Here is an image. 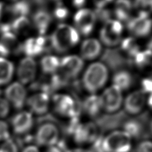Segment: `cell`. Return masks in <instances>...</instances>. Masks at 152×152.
I'll use <instances>...</instances> for the list:
<instances>
[{"label":"cell","mask_w":152,"mask_h":152,"mask_svg":"<svg viewBox=\"0 0 152 152\" xmlns=\"http://www.w3.org/2000/svg\"><path fill=\"white\" fill-rule=\"evenodd\" d=\"M51 100L49 94L40 91L28 96L26 105L33 115L41 116L48 112Z\"/></svg>","instance_id":"2e32d148"},{"label":"cell","mask_w":152,"mask_h":152,"mask_svg":"<svg viewBox=\"0 0 152 152\" xmlns=\"http://www.w3.org/2000/svg\"><path fill=\"white\" fill-rule=\"evenodd\" d=\"M12 107L4 96H0V119H4L10 113Z\"/></svg>","instance_id":"e575fe53"},{"label":"cell","mask_w":152,"mask_h":152,"mask_svg":"<svg viewBox=\"0 0 152 152\" xmlns=\"http://www.w3.org/2000/svg\"><path fill=\"white\" fill-rule=\"evenodd\" d=\"M4 4L3 2L0 1V19H1V17L3 16L4 13Z\"/></svg>","instance_id":"ee69618b"},{"label":"cell","mask_w":152,"mask_h":152,"mask_svg":"<svg viewBox=\"0 0 152 152\" xmlns=\"http://www.w3.org/2000/svg\"><path fill=\"white\" fill-rule=\"evenodd\" d=\"M71 1L74 7L79 10L81 8H83L84 6H85V4H86V0H71Z\"/></svg>","instance_id":"7bdbcfd3"},{"label":"cell","mask_w":152,"mask_h":152,"mask_svg":"<svg viewBox=\"0 0 152 152\" xmlns=\"http://www.w3.org/2000/svg\"><path fill=\"white\" fill-rule=\"evenodd\" d=\"M102 50V44L98 39L86 38L80 44V56L83 60H94L100 56Z\"/></svg>","instance_id":"ac0fdd59"},{"label":"cell","mask_w":152,"mask_h":152,"mask_svg":"<svg viewBox=\"0 0 152 152\" xmlns=\"http://www.w3.org/2000/svg\"><path fill=\"white\" fill-rule=\"evenodd\" d=\"M48 38L50 48L56 53L63 54L78 45L80 35L74 26L61 23Z\"/></svg>","instance_id":"6da1fadb"},{"label":"cell","mask_w":152,"mask_h":152,"mask_svg":"<svg viewBox=\"0 0 152 152\" xmlns=\"http://www.w3.org/2000/svg\"><path fill=\"white\" fill-rule=\"evenodd\" d=\"M20 152H42V149L35 143H30L20 149Z\"/></svg>","instance_id":"74e56055"},{"label":"cell","mask_w":152,"mask_h":152,"mask_svg":"<svg viewBox=\"0 0 152 152\" xmlns=\"http://www.w3.org/2000/svg\"><path fill=\"white\" fill-rule=\"evenodd\" d=\"M133 62L141 71L152 72V52L149 50H140L133 58Z\"/></svg>","instance_id":"d4e9b609"},{"label":"cell","mask_w":152,"mask_h":152,"mask_svg":"<svg viewBox=\"0 0 152 152\" xmlns=\"http://www.w3.org/2000/svg\"><path fill=\"white\" fill-rule=\"evenodd\" d=\"M10 26L12 32L16 36L27 34L32 26V22L28 17L15 18Z\"/></svg>","instance_id":"4316f807"},{"label":"cell","mask_w":152,"mask_h":152,"mask_svg":"<svg viewBox=\"0 0 152 152\" xmlns=\"http://www.w3.org/2000/svg\"><path fill=\"white\" fill-rule=\"evenodd\" d=\"M33 139L36 145L44 149L57 145L60 141L61 133L54 123L44 122L37 127Z\"/></svg>","instance_id":"5b68a950"},{"label":"cell","mask_w":152,"mask_h":152,"mask_svg":"<svg viewBox=\"0 0 152 152\" xmlns=\"http://www.w3.org/2000/svg\"><path fill=\"white\" fill-rule=\"evenodd\" d=\"M8 1H11V2H12V3H14V2H15V1H19V0H8Z\"/></svg>","instance_id":"7dc6e473"},{"label":"cell","mask_w":152,"mask_h":152,"mask_svg":"<svg viewBox=\"0 0 152 152\" xmlns=\"http://www.w3.org/2000/svg\"><path fill=\"white\" fill-rule=\"evenodd\" d=\"M123 130L126 132L133 140L140 137L143 133V126L140 122L136 120L127 121L124 125Z\"/></svg>","instance_id":"f1b7e54d"},{"label":"cell","mask_w":152,"mask_h":152,"mask_svg":"<svg viewBox=\"0 0 152 152\" xmlns=\"http://www.w3.org/2000/svg\"><path fill=\"white\" fill-rule=\"evenodd\" d=\"M11 14L17 17H28L30 14L31 7L29 2L26 0H19L14 2L10 7Z\"/></svg>","instance_id":"83f0119b"},{"label":"cell","mask_w":152,"mask_h":152,"mask_svg":"<svg viewBox=\"0 0 152 152\" xmlns=\"http://www.w3.org/2000/svg\"><path fill=\"white\" fill-rule=\"evenodd\" d=\"M54 1H57V3H59V1H60V0H54Z\"/></svg>","instance_id":"681fc988"},{"label":"cell","mask_w":152,"mask_h":152,"mask_svg":"<svg viewBox=\"0 0 152 152\" xmlns=\"http://www.w3.org/2000/svg\"><path fill=\"white\" fill-rule=\"evenodd\" d=\"M38 64L34 58L25 56L21 58L15 68L18 81L23 85L33 83L36 78Z\"/></svg>","instance_id":"4fadbf2b"},{"label":"cell","mask_w":152,"mask_h":152,"mask_svg":"<svg viewBox=\"0 0 152 152\" xmlns=\"http://www.w3.org/2000/svg\"><path fill=\"white\" fill-rule=\"evenodd\" d=\"M103 152H131L133 139L123 129L114 130L101 136Z\"/></svg>","instance_id":"277c9868"},{"label":"cell","mask_w":152,"mask_h":152,"mask_svg":"<svg viewBox=\"0 0 152 152\" xmlns=\"http://www.w3.org/2000/svg\"><path fill=\"white\" fill-rule=\"evenodd\" d=\"M69 132L78 146L92 145L99 137V129L93 122L81 123L78 117L70 119Z\"/></svg>","instance_id":"3957f363"},{"label":"cell","mask_w":152,"mask_h":152,"mask_svg":"<svg viewBox=\"0 0 152 152\" xmlns=\"http://www.w3.org/2000/svg\"><path fill=\"white\" fill-rule=\"evenodd\" d=\"M112 80L113 85L117 86L121 91H125L132 87L133 78L127 70H121L115 73Z\"/></svg>","instance_id":"cb8c5ba5"},{"label":"cell","mask_w":152,"mask_h":152,"mask_svg":"<svg viewBox=\"0 0 152 152\" xmlns=\"http://www.w3.org/2000/svg\"><path fill=\"white\" fill-rule=\"evenodd\" d=\"M66 152H93L91 150L90 148H86V147H81L77 146L76 148H70L66 149Z\"/></svg>","instance_id":"b9f144b4"},{"label":"cell","mask_w":152,"mask_h":152,"mask_svg":"<svg viewBox=\"0 0 152 152\" xmlns=\"http://www.w3.org/2000/svg\"><path fill=\"white\" fill-rule=\"evenodd\" d=\"M147 103L149 105V107L152 109V95H149L148 99H147Z\"/></svg>","instance_id":"f6af8a7d"},{"label":"cell","mask_w":152,"mask_h":152,"mask_svg":"<svg viewBox=\"0 0 152 152\" xmlns=\"http://www.w3.org/2000/svg\"><path fill=\"white\" fill-rule=\"evenodd\" d=\"M52 17L50 14L44 10H39L34 14L31 21L34 28L37 31L38 35L45 36L50 26Z\"/></svg>","instance_id":"d6986e66"},{"label":"cell","mask_w":152,"mask_h":152,"mask_svg":"<svg viewBox=\"0 0 152 152\" xmlns=\"http://www.w3.org/2000/svg\"><path fill=\"white\" fill-rule=\"evenodd\" d=\"M124 31L122 22L115 19L109 20L104 23L99 32L100 42L110 48L119 45L123 39Z\"/></svg>","instance_id":"52a82bcc"},{"label":"cell","mask_w":152,"mask_h":152,"mask_svg":"<svg viewBox=\"0 0 152 152\" xmlns=\"http://www.w3.org/2000/svg\"><path fill=\"white\" fill-rule=\"evenodd\" d=\"M34 125V119L29 111L20 110L12 118L10 127L15 135H27L32 130Z\"/></svg>","instance_id":"5bb4252c"},{"label":"cell","mask_w":152,"mask_h":152,"mask_svg":"<svg viewBox=\"0 0 152 152\" xmlns=\"http://www.w3.org/2000/svg\"><path fill=\"white\" fill-rule=\"evenodd\" d=\"M119 45L121 51L132 60L141 50L138 42L133 36L123 38Z\"/></svg>","instance_id":"484cf974"},{"label":"cell","mask_w":152,"mask_h":152,"mask_svg":"<svg viewBox=\"0 0 152 152\" xmlns=\"http://www.w3.org/2000/svg\"><path fill=\"white\" fill-rule=\"evenodd\" d=\"M131 152H132V151H131Z\"/></svg>","instance_id":"f907efd6"},{"label":"cell","mask_w":152,"mask_h":152,"mask_svg":"<svg viewBox=\"0 0 152 152\" xmlns=\"http://www.w3.org/2000/svg\"><path fill=\"white\" fill-rule=\"evenodd\" d=\"M42 152H66V150L57 144L56 145L44 148L43 150H42Z\"/></svg>","instance_id":"ab89813d"},{"label":"cell","mask_w":152,"mask_h":152,"mask_svg":"<svg viewBox=\"0 0 152 152\" xmlns=\"http://www.w3.org/2000/svg\"><path fill=\"white\" fill-rule=\"evenodd\" d=\"M50 48L48 36L38 35L36 37H29L20 44V51L25 56L34 58L44 54Z\"/></svg>","instance_id":"8fae6325"},{"label":"cell","mask_w":152,"mask_h":152,"mask_svg":"<svg viewBox=\"0 0 152 152\" xmlns=\"http://www.w3.org/2000/svg\"><path fill=\"white\" fill-rule=\"evenodd\" d=\"M133 152H152V140L140 141L133 149Z\"/></svg>","instance_id":"836d02e7"},{"label":"cell","mask_w":152,"mask_h":152,"mask_svg":"<svg viewBox=\"0 0 152 152\" xmlns=\"http://www.w3.org/2000/svg\"><path fill=\"white\" fill-rule=\"evenodd\" d=\"M10 50L0 41V57L7 58V56L10 54Z\"/></svg>","instance_id":"60d3db41"},{"label":"cell","mask_w":152,"mask_h":152,"mask_svg":"<svg viewBox=\"0 0 152 152\" xmlns=\"http://www.w3.org/2000/svg\"><path fill=\"white\" fill-rule=\"evenodd\" d=\"M96 20L95 11L83 7L75 13L73 18L74 28L80 35L88 36L95 30Z\"/></svg>","instance_id":"9c48e42d"},{"label":"cell","mask_w":152,"mask_h":152,"mask_svg":"<svg viewBox=\"0 0 152 152\" xmlns=\"http://www.w3.org/2000/svg\"><path fill=\"white\" fill-rule=\"evenodd\" d=\"M11 129L10 124L4 119H0V143L11 138Z\"/></svg>","instance_id":"1f68e13d"},{"label":"cell","mask_w":152,"mask_h":152,"mask_svg":"<svg viewBox=\"0 0 152 152\" xmlns=\"http://www.w3.org/2000/svg\"><path fill=\"white\" fill-rule=\"evenodd\" d=\"M133 9V2L131 0H116L113 9L115 20L127 22L132 18Z\"/></svg>","instance_id":"7402d4cb"},{"label":"cell","mask_w":152,"mask_h":152,"mask_svg":"<svg viewBox=\"0 0 152 152\" xmlns=\"http://www.w3.org/2000/svg\"><path fill=\"white\" fill-rule=\"evenodd\" d=\"M147 48H148V50H149L152 52V38L149 40L148 44H147Z\"/></svg>","instance_id":"bcb514c9"},{"label":"cell","mask_w":152,"mask_h":152,"mask_svg":"<svg viewBox=\"0 0 152 152\" xmlns=\"http://www.w3.org/2000/svg\"><path fill=\"white\" fill-rule=\"evenodd\" d=\"M126 23L128 31L135 38L146 37L152 31V20L148 15H137Z\"/></svg>","instance_id":"9a60e30c"},{"label":"cell","mask_w":152,"mask_h":152,"mask_svg":"<svg viewBox=\"0 0 152 152\" xmlns=\"http://www.w3.org/2000/svg\"><path fill=\"white\" fill-rule=\"evenodd\" d=\"M151 133H152V121L151 123Z\"/></svg>","instance_id":"c3c4849f"},{"label":"cell","mask_w":152,"mask_h":152,"mask_svg":"<svg viewBox=\"0 0 152 152\" xmlns=\"http://www.w3.org/2000/svg\"><path fill=\"white\" fill-rule=\"evenodd\" d=\"M146 103V94L141 90H136L125 97L123 104L128 114L137 115L142 112Z\"/></svg>","instance_id":"e0dca14e"},{"label":"cell","mask_w":152,"mask_h":152,"mask_svg":"<svg viewBox=\"0 0 152 152\" xmlns=\"http://www.w3.org/2000/svg\"><path fill=\"white\" fill-rule=\"evenodd\" d=\"M113 0H93V2L96 9H101L106 7Z\"/></svg>","instance_id":"f35d334b"},{"label":"cell","mask_w":152,"mask_h":152,"mask_svg":"<svg viewBox=\"0 0 152 152\" xmlns=\"http://www.w3.org/2000/svg\"><path fill=\"white\" fill-rule=\"evenodd\" d=\"M4 96L12 107L20 111L26 106L28 99V91L25 85L16 81H12L6 86Z\"/></svg>","instance_id":"30bf717a"},{"label":"cell","mask_w":152,"mask_h":152,"mask_svg":"<svg viewBox=\"0 0 152 152\" xmlns=\"http://www.w3.org/2000/svg\"><path fill=\"white\" fill-rule=\"evenodd\" d=\"M133 6L137 15L149 16L152 13V0H135Z\"/></svg>","instance_id":"f546056e"},{"label":"cell","mask_w":152,"mask_h":152,"mask_svg":"<svg viewBox=\"0 0 152 152\" xmlns=\"http://www.w3.org/2000/svg\"><path fill=\"white\" fill-rule=\"evenodd\" d=\"M60 58L56 56L48 54L40 59V67L42 71L46 75H53L58 72Z\"/></svg>","instance_id":"603a6c76"},{"label":"cell","mask_w":152,"mask_h":152,"mask_svg":"<svg viewBox=\"0 0 152 152\" xmlns=\"http://www.w3.org/2000/svg\"><path fill=\"white\" fill-rule=\"evenodd\" d=\"M51 103L56 113L59 116L72 119L79 116L77 102L71 95L65 93H55Z\"/></svg>","instance_id":"8992f818"},{"label":"cell","mask_w":152,"mask_h":152,"mask_svg":"<svg viewBox=\"0 0 152 152\" xmlns=\"http://www.w3.org/2000/svg\"><path fill=\"white\" fill-rule=\"evenodd\" d=\"M18 144L12 138L0 143V152H20Z\"/></svg>","instance_id":"d6a6232c"},{"label":"cell","mask_w":152,"mask_h":152,"mask_svg":"<svg viewBox=\"0 0 152 152\" xmlns=\"http://www.w3.org/2000/svg\"><path fill=\"white\" fill-rule=\"evenodd\" d=\"M109 77L107 66L101 62H94L86 67L82 77L84 89L90 94H96L103 88Z\"/></svg>","instance_id":"7a4b0ae2"},{"label":"cell","mask_w":152,"mask_h":152,"mask_svg":"<svg viewBox=\"0 0 152 152\" xmlns=\"http://www.w3.org/2000/svg\"><path fill=\"white\" fill-rule=\"evenodd\" d=\"M141 91L145 94L152 95V75L149 77L144 78L141 82Z\"/></svg>","instance_id":"8d00e7d4"},{"label":"cell","mask_w":152,"mask_h":152,"mask_svg":"<svg viewBox=\"0 0 152 152\" xmlns=\"http://www.w3.org/2000/svg\"><path fill=\"white\" fill-rule=\"evenodd\" d=\"M100 97L103 110L107 113L117 112L124 104L122 91L113 85L104 89Z\"/></svg>","instance_id":"7c38bea8"},{"label":"cell","mask_w":152,"mask_h":152,"mask_svg":"<svg viewBox=\"0 0 152 152\" xmlns=\"http://www.w3.org/2000/svg\"><path fill=\"white\" fill-rule=\"evenodd\" d=\"M70 11L69 8L60 2L57 4L56 6L54 7L53 12H52V17L60 22H64L68 19Z\"/></svg>","instance_id":"4dcf8cb0"},{"label":"cell","mask_w":152,"mask_h":152,"mask_svg":"<svg viewBox=\"0 0 152 152\" xmlns=\"http://www.w3.org/2000/svg\"><path fill=\"white\" fill-rule=\"evenodd\" d=\"M83 109L87 116L92 118L97 117L103 111L100 95L90 94L86 96L83 101Z\"/></svg>","instance_id":"44dd1931"},{"label":"cell","mask_w":152,"mask_h":152,"mask_svg":"<svg viewBox=\"0 0 152 152\" xmlns=\"http://www.w3.org/2000/svg\"><path fill=\"white\" fill-rule=\"evenodd\" d=\"M15 72L14 62L7 58L0 57V87L6 86L12 82Z\"/></svg>","instance_id":"ffe728a7"},{"label":"cell","mask_w":152,"mask_h":152,"mask_svg":"<svg viewBox=\"0 0 152 152\" xmlns=\"http://www.w3.org/2000/svg\"><path fill=\"white\" fill-rule=\"evenodd\" d=\"M96 19L101 20L102 22L104 23L108 21L109 20H111L112 12L110 10L106 9V7L101 9H96V11H95Z\"/></svg>","instance_id":"d590c367"},{"label":"cell","mask_w":152,"mask_h":152,"mask_svg":"<svg viewBox=\"0 0 152 152\" xmlns=\"http://www.w3.org/2000/svg\"><path fill=\"white\" fill-rule=\"evenodd\" d=\"M85 66L84 60L80 56L69 54L60 58L58 73L67 82L77 78L82 72Z\"/></svg>","instance_id":"ba28073f"}]
</instances>
